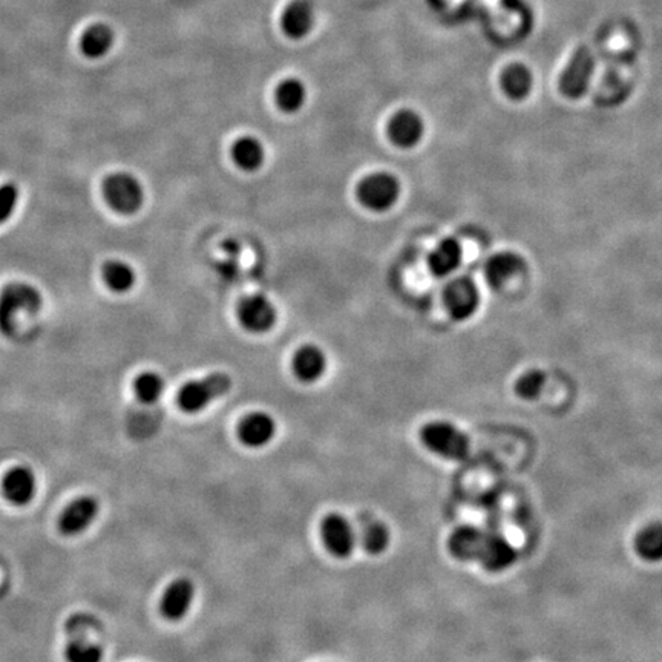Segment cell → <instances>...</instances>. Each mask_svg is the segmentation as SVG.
<instances>
[{
    "label": "cell",
    "instance_id": "ba28073f",
    "mask_svg": "<svg viewBox=\"0 0 662 662\" xmlns=\"http://www.w3.org/2000/svg\"><path fill=\"white\" fill-rule=\"evenodd\" d=\"M238 318L246 330L261 335L275 327L278 313L264 295H250L238 305Z\"/></svg>",
    "mask_w": 662,
    "mask_h": 662
},
{
    "label": "cell",
    "instance_id": "4316f807",
    "mask_svg": "<svg viewBox=\"0 0 662 662\" xmlns=\"http://www.w3.org/2000/svg\"><path fill=\"white\" fill-rule=\"evenodd\" d=\"M103 279L112 292L126 293L133 287L137 276L133 267L126 262L109 261L103 267Z\"/></svg>",
    "mask_w": 662,
    "mask_h": 662
},
{
    "label": "cell",
    "instance_id": "44dd1931",
    "mask_svg": "<svg viewBox=\"0 0 662 662\" xmlns=\"http://www.w3.org/2000/svg\"><path fill=\"white\" fill-rule=\"evenodd\" d=\"M114 44H116V34L112 31V28L105 23H95L83 33L82 39H80V50L85 57H88L91 61H97L109 54L114 48Z\"/></svg>",
    "mask_w": 662,
    "mask_h": 662
},
{
    "label": "cell",
    "instance_id": "7c38bea8",
    "mask_svg": "<svg viewBox=\"0 0 662 662\" xmlns=\"http://www.w3.org/2000/svg\"><path fill=\"white\" fill-rule=\"evenodd\" d=\"M519 552L505 537L496 532H486L485 546L479 563L489 572H503L517 561Z\"/></svg>",
    "mask_w": 662,
    "mask_h": 662
},
{
    "label": "cell",
    "instance_id": "52a82bcc",
    "mask_svg": "<svg viewBox=\"0 0 662 662\" xmlns=\"http://www.w3.org/2000/svg\"><path fill=\"white\" fill-rule=\"evenodd\" d=\"M592 71H593V59L591 51L585 46H581L575 51L572 59L564 68L563 74L560 77V91L561 94L569 99H578L585 94L589 86Z\"/></svg>",
    "mask_w": 662,
    "mask_h": 662
},
{
    "label": "cell",
    "instance_id": "d6986e66",
    "mask_svg": "<svg viewBox=\"0 0 662 662\" xmlns=\"http://www.w3.org/2000/svg\"><path fill=\"white\" fill-rule=\"evenodd\" d=\"M326 353L316 345L299 348L293 358V373L303 383H313L326 375Z\"/></svg>",
    "mask_w": 662,
    "mask_h": 662
},
{
    "label": "cell",
    "instance_id": "ac0fdd59",
    "mask_svg": "<svg viewBox=\"0 0 662 662\" xmlns=\"http://www.w3.org/2000/svg\"><path fill=\"white\" fill-rule=\"evenodd\" d=\"M630 61H632V57H630L627 46L619 48L615 52L612 61H609V67L602 78L600 99L609 101V100L618 99L619 95L623 94L624 89L627 86V82L624 80V71L629 69Z\"/></svg>",
    "mask_w": 662,
    "mask_h": 662
},
{
    "label": "cell",
    "instance_id": "8992f818",
    "mask_svg": "<svg viewBox=\"0 0 662 662\" xmlns=\"http://www.w3.org/2000/svg\"><path fill=\"white\" fill-rule=\"evenodd\" d=\"M448 313L456 320H468L480 305V292L469 278H457L448 284L443 295Z\"/></svg>",
    "mask_w": 662,
    "mask_h": 662
},
{
    "label": "cell",
    "instance_id": "f1b7e54d",
    "mask_svg": "<svg viewBox=\"0 0 662 662\" xmlns=\"http://www.w3.org/2000/svg\"><path fill=\"white\" fill-rule=\"evenodd\" d=\"M135 394L143 403H155L165 394V381L157 373H143L135 381Z\"/></svg>",
    "mask_w": 662,
    "mask_h": 662
},
{
    "label": "cell",
    "instance_id": "d4e9b609",
    "mask_svg": "<svg viewBox=\"0 0 662 662\" xmlns=\"http://www.w3.org/2000/svg\"><path fill=\"white\" fill-rule=\"evenodd\" d=\"M502 89L509 99L523 100L530 94L532 76L523 65H511L502 72Z\"/></svg>",
    "mask_w": 662,
    "mask_h": 662
},
{
    "label": "cell",
    "instance_id": "6da1fadb",
    "mask_svg": "<svg viewBox=\"0 0 662 662\" xmlns=\"http://www.w3.org/2000/svg\"><path fill=\"white\" fill-rule=\"evenodd\" d=\"M44 305L42 293L27 282H12L0 292V333L12 336L17 316L36 315Z\"/></svg>",
    "mask_w": 662,
    "mask_h": 662
},
{
    "label": "cell",
    "instance_id": "277c9868",
    "mask_svg": "<svg viewBox=\"0 0 662 662\" xmlns=\"http://www.w3.org/2000/svg\"><path fill=\"white\" fill-rule=\"evenodd\" d=\"M103 195L110 209L122 215H133L144 203V190L131 174H112L103 182Z\"/></svg>",
    "mask_w": 662,
    "mask_h": 662
},
{
    "label": "cell",
    "instance_id": "5b68a950",
    "mask_svg": "<svg viewBox=\"0 0 662 662\" xmlns=\"http://www.w3.org/2000/svg\"><path fill=\"white\" fill-rule=\"evenodd\" d=\"M400 197V182L398 178L379 172L360 182L358 188V198L367 209L373 212H386L398 203Z\"/></svg>",
    "mask_w": 662,
    "mask_h": 662
},
{
    "label": "cell",
    "instance_id": "7a4b0ae2",
    "mask_svg": "<svg viewBox=\"0 0 662 662\" xmlns=\"http://www.w3.org/2000/svg\"><path fill=\"white\" fill-rule=\"evenodd\" d=\"M420 439L431 453L436 454L439 457L456 462L468 457L471 448L469 437L449 422L437 420L426 424L420 431Z\"/></svg>",
    "mask_w": 662,
    "mask_h": 662
},
{
    "label": "cell",
    "instance_id": "f546056e",
    "mask_svg": "<svg viewBox=\"0 0 662 662\" xmlns=\"http://www.w3.org/2000/svg\"><path fill=\"white\" fill-rule=\"evenodd\" d=\"M362 546L371 555H379L390 546V530L381 521L367 524L362 532Z\"/></svg>",
    "mask_w": 662,
    "mask_h": 662
},
{
    "label": "cell",
    "instance_id": "5bb4252c",
    "mask_svg": "<svg viewBox=\"0 0 662 662\" xmlns=\"http://www.w3.org/2000/svg\"><path fill=\"white\" fill-rule=\"evenodd\" d=\"M2 491L6 500L16 506H27L36 496L37 480L31 469L17 466L8 471L2 483Z\"/></svg>",
    "mask_w": 662,
    "mask_h": 662
},
{
    "label": "cell",
    "instance_id": "cb8c5ba5",
    "mask_svg": "<svg viewBox=\"0 0 662 662\" xmlns=\"http://www.w3.org/2000/svg\"><path fill=\"white\" fill-rule=\"evenodd\" d=\"M634 552L649 563L662 561V523L647 524L634 537Z\"/></svg>",
    "mask_w": 662,
    "mask_h": 662
},
{
    "label": "cell",
    "instance_id": "83f0119b",
    "mask_svg": "<svg viewBox=\"0 0 662 662\" xmlns=\"http://www.w3.org/2000/svg\"><path fill=\"white\" fill-rule=\"evenodd\" d=\"M71 640L67 646L68 662H101V647L88 638V634H69Z\"/></svg>",
    "mask_w": 662,
    "mask_h": 662
},
{
    "label": "cell",
    "instance_id": "3957f363",
    "mask_svg": "<svg viewBox=\"0 0 662 662\" xmlns=\"http://www.w3.org/2000/svg\"><path fill=\"white\" fill-rule=\"evenodd\" d=\"M232 388V379L224 373L210 375L199 381L189 382L178 392V405L186 413H199L216 399L226 396Z\"/></svg>",
    "mask_w": 662,
    "mask_h": 662
},
{
    "label": "cell",
    "instance_id": "4dcf8cb0",
    "mask_svg": "<svg viewBox=\"0 0 662 662\" xmlns=\"http://www.w3.org/2000/svg\"><path fill=\"white\" fill-rule=\"evenodd\" d=\"M546 381V375L543 371H526L515 383V392L524 400H536L537 398H540Z\"/></svg>",
    "mask_w": 662,
    "mask_h": 662
},
{
    "label": "cell",
    "instance_id": "603a6c76",
    "mask_svg": "<svg viewBox=\"0 0 662 662\" xmlns=\"http://www.w3.org/2000/svg\"><path fill=\"white\" fill-rule=\"evenodd\" d=\"M232 157L235 165L243 171H258L264 165V146L258 138L243 137L235 141L232 148Z\"/></svg>",
    "mask_w": 662,
    "mask_h": 662
},
{
    "label": "cell",
    "instance_id": "30bf717a",
    "mask_svg": "<svg viewBox=\"0 0 662 662\" xmlns=\"http://www.w3.org/2000/svg\"><path fill=\"white\" fill-rule=\"evenodd\" d=\"M99 511L100 505L94 496H78L61 513L59 529L65 537L80 536L94 523Z\"/></svg>",
    "mask_w": 662,
    "mask_h": 662
},
{
    "label": "cell",
    "instance_id": "e0dca14e",
    "mask_svg": "<svg viewBox=\"0 0 662 662\" xmlns=\"http://www.w3.org/2000/svg\"><path fill=\"white\" fill-rule=\"evenodd\" d=\"M524 270V261L519 254L502 252L489 258L485 265L486 281L496 290L506 286L513 278Z\"/></svg>",
    "mask_w": 662,
    "mask_h": 662
},
{
    "label": "cell",
    "instance_id": "8fae6325",
    "mask_svg": "<svg viewBox=\"0 0 662 662\" xmlns=\"http://www.w3.org/2000/svg\"><path fill=\"white\" fill-rule=\"evenodd\" d=\"M424 133L425 125L422 117L411 109L399 110L388 125V135L392 138V143L403 149H409L419 144Z\"/></svg>",
    "mask_w": 662,
    "mask_h": 662
},
{
    "label": "cell",
    "instance_id": "4fadbf2b",
    "mask_svg": "<svg viewBox=\"0 0 662 662\" xmlns=\"http://www.w3.org/2000/svg\"><path fill=\"white\" fill-rule=\"evenodd\" d=\"M195 598V585L188 578H178L167 585L163 600L161 613L171 621H180L188 615Z\"/></svg>",
    "mask_w": 662,
    "mask_h": 662
},
{
    "label": "cell",
    "instance_id": "9a60e30c",
    "mask_svg": "<svg viewBox=\"0 0 662 662\" xmlns=\"http://www.w3.org/2000/svg\"><path fill=\"white\" fill-rule=\"evenodd\" d=\"M486 532L475 526H460L454 530L448 546L453 557L460 561H479L485 546Z\"/></svg>",
    "mask_w": 662,
    "mask_h": 662
},
{
    "label": "cell",
    "instance_id": "ffe728a7",
    "mask_svg": "<svg viewBox=\"0 0 662 662\" xmlns=\"http://www.w3.org/2000/svg\"><path fill=\"white\" fill-rule=\"evenodd\" d=\"M282 29L292 39H303L315 23V10L310 0H293L281 19Z\"/></svg>",
    "mask_w": 662,
    "mask_h": 662
},
{
    "label": "cell",
    "instance_id": "7402d4cb",
    "mask_svg": "<svg viewBox=\"0 0 662 662\" xmlns=\"http://www.w3.org/2000/svg\"><path fill=\"white\" fill-rule=\"evenodd\" d=\"M462 258H464L462 246L456 239L449 238V239H443L431 252L430 256H428V265H430L432 275L445 278V276L451 275L453 271L457 270L458 265L462 264Z\"/></svg>",
    "mask_w": 662,
    "mask_h": 662
},
{
    "label": "cell",
    "instance_id": "484cf974",
    "mask_svg": "<svg viewBox=\"0 0 662 662\" xmlns=\"http://www.w3.org/2000/svg\"><path fill=\"white\" fill-rule=\"evenodd\" d=\"M307 99V89L298 78H287L276 89V103L284 112L293 114L303 108Z\"/></svg>",
    "mask_w": 662,
    "mask_h": 662
},
{
    "label": "cell",
    "instance_id": "9c48e42d",
    "mask_svg": "<svg viewBox=\"0 0 662 662\" xmlns=\"http://www.w3.org/2000/svg\"><path fill=\"white\" fill-rule=\"evenodd\" d=\"M320 536L333 557L348 558L354 551L356 537L351 524L339 513H330L320 524Z\"/></svg>",
    "mask_w": 662,
    "mask_h": 662
},
{
    "label": "cell",
    "instance_id": "1f68e13d",
    "mask_svg": "<svg viewBox=\"0 0 662 662\" xmlns=\"http://www.w3.org/2000/svg\"><path fill=\"white\" fill-rule=\"evenodd\" d=\"M19 201V189L14 184H4L0 188V226L10 220Z\"/></svg>",
    "mask_w": 662,
    "mask_h": 662
},
{
    "label": "cell",
    "instance_id": "2e32d148",
    "mask_svg": "<svg viewBox=\"0 0 662 662\" xmlns=\"http://www.w3.org/2000/svg\"><path fill=\"white\" fill-rule=\"evenodd\" d=\"M238 434L248 448H262L269 445L276 434V422L267 413H252L239 424Z\"/></svg>",
    "mask_w": 662,
    "mask_h": 662
}]
</instances>
